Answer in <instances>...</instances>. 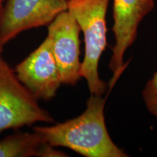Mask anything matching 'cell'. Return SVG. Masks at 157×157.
<instances>
[{"label": "cell", "instance_id": "1", "mask_svg": "<svg viewBox=\"0 0 157 157\" xmlns=\"http://www.w3.org/2000/svg\"><path fill=\"white\" fill-rule=\"evenodd\" d=\"M91 95L85 111L74 119L56 125L36 126L51 146L64 147L87 157H127L111 140L105 125L104 107L106 98Z\"/></svg>", "mask_w": 157, "mask_h": 157}, {"label": "cell", "instance_id": "2", "mask_svg": "<svg viewBox=\"0 0 157 157\" xmlns=\"http://www.w3.org/2000/svg\"><path fill=\"white\" fill-rule=\"evenodd\" d=\"M110 0H68V11L83 32L84 57L80 74L87 81L91 95H103L108 84L101 79L98 66L107 45L106 13Z\"/></svg>", "mask_w": 157, "mask_h": 157}, {"label": "cell", "instance_id": "3", "mask_svg": "<svg viewBox=\"0 0 157 157\" xmlns=\"http://www.w3.org/2000/svg\"><path fill=\"white\" fill-rule=\"evenodd\" d=\"M19 81L14 70L0 59V132L54 119Z\"/></svg>", "mask_w": 157, "mask_h": 157}, {"label": "cell", "instance_id": "4", "mask_svg": "<svg viewBox=\"0 0 157 157\" xmlns=\"http://www.w3.org/2000/svg\"><path fill=\"white\" fill-rule=\"evenodd\" d=\"M68 10V0H7L0 18V43L4 45L23 31L48 25Z\"/></svg>", "mask_w": 157, "mask_h": 157}, {"label": "cell", "instance_id": "5", "mask_svg": "<svg viewBox=\"0 0 157 157\" xmlns=\"http://www.w3.org/2000/svg\"><path fill=\"white\" fill-rule=\"evenodd\" d=\"M154 8V0H113L112 30L115 43L109 63L113 74L109 84L111 89L126 68L124 56L136 39L139 25Z\"/></svg>", "mask_w": 157, "mask_h": 157}, {"label": "cell", "instance_id": "6", "mask_svg": "<svg viewBox=\"0 0 157 157\" xmlns=\"http://www.w3.org/2000/svg\"><path fill=\"white\" fill-rule=\"evenodd\" d=\"M79 25L68 10L59 14L48 25V34L52 54L62 84L75 85L82 78L79 60Z\"/></svg>", "mask_w": 157, "mask_h": 157}, {"label": "cell", "instance_id": "7", "mask_svg": "<svg viewBox=\"0 0 157 157\" xmlns=\"http://www.w3.org/2000/svg\"><path fill=\"white\" fill-rule=\"evenodd\" d=\"M15 72L19 81L37 100L50 101L63 84L48 37L17 65Z\"/></svg>", "mask_w": 157, "mask_h": 157}, {"label": "cell", "instance_id": "8", "mask_svg": "<svg viewBox=\"0 0 157 157\" xmlns=\"http://www.w3.org/2000/svg\"><path fill=\"white\" fill-rule=\"evenodd\" d=\"M67 156L48 144L37 132H19L0 140V157Z\"/></svg>", "mask_w": 157, "mask_h": 157}, {"label": "cell", "instance_id": "9", "mask_svg": "<svg viewBox=\"0 0 157 157\" xmlns=\"http://www.w3.org/2000/svg\"><path fill=\"white\" fill-rule=\"evenodd\" d=\"M143 98L148 111L157 119V71L145 86Z\"/></svg>", "mask_w": 157, "mask_h": 157}, {"label": "cell", "instance_id": "10", "mask_svg": "<svg viewBox=\"0 0 157 157\" xmlns=\"http://www.w3.org/2000/svg\"><path fill=\"white\" fill-rule=\"evenodd\" d=\"M4 0H0V18H1L2 11V2Z\"/></svg>", "mask_w": 157, "mask_h": 157}, {"label": "cell", "instance_id": "11", "mask_svg": "<svg viewBox=\"0 0 157 157\" xmlns=\"http://www.w3.org/2000/svg\"><path fill=\"white\" fill-rule=\"evenodd\" d=\"M2 48H3V45L0 43V59L2 58L1 57V53H2Z\"/></svg>", "mask_w": 157, "mask_h": 157}]
</instances>
